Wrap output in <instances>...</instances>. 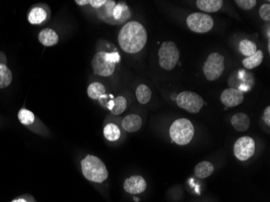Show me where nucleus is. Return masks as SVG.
<instances>
[{
	"instance_id": "obj_1",
	"label": "nucleus",
	"mask_w": 270,
	"mask_h": 202,
	"mask_svg": "<svg viewBox=\"0 0 270 202\" xmlns=\"http://www.w3.org/2000/svg\"><path fill=\"white\" fill-rule=\"evenodd\" d=\"M147 41V30L139 22H128L119 32V46L126 53H138L144 48Z\"/></svg>"
},
{
	"instance_id": "obj_2",
	"label": "nucleus",
	"mask_w": 270,
	"mask_h": 202,
	"mask_svg": "<svg viewBox=\"0 0 270 202\" xmlns=\"http://www.w3.org/2000/svg\"><path fill=\"white\" fill-rule=\"evenodd\" d=\"M82 173L87 181L94 183H103L109 177L105 164L98 157L87 154L81 160Z\"/></svg>"
},
{
	"instance_id": "obj_3",
	"label": "nucleus",
	"mask_w": 270,
	"mask_h": 202,
	"mask_svg": "<svg viewBox=\"0 0 270 202\" xmlns=\"http://www.w3.org/2000/svg\"><path fill=\"white\" fill-rule=\"evenodd\" d=\"M121 57L118 53L98 52L92 58V67L96 75L102 77L111 76L115 71L116 64L120 62Z\"/></svg>"
},
{
	"instance_id": "obj_4",
	"label": "nucleus",
	"mask_w": 270,
	"mask_h": 202,
	"mask_svg": "<svg viewBox=\"0 0 270 202\" xmlns=\"http://www.w3.org/2000/svg\"><path fill=\"white\" fill-rule=\"evenodd\" d=\"M194 132L193 124L186 118L175 120L169 130L171 140L180 146L188 145L193 139Z\"/></svg>"
},
{
	"instance_id": "obj_5",
	"label": "nucleus",
	"mask_w": 270,
	"mask_h": 202,
	"mask_svg": "<svg viewBox=\"0 0 270 202\" xmlns=\"http://www.w3.org/2000/svg\"><path fill=\"white\" fill-rule=\"evenodd\" d=\"M159 65L163 69L173 70L180 58V51L176 44L173 41H164L159 48Z\"/></svg>"
},
{
	"instance_id": "obj_6",
	"label": "nucleus",
	"mask_w": 270,
	"mask_h": 202,
	"mask_svg": "<svg viewBox=\"0 0 270 202\" xmlns=\"http://www.w3.org/2000/svg\"><path fill=\"white\" fill-rule=\"evenodd\" d=\"M224 56L218 53L209 55L203 66V72L209 81L217 80L225 70Z\"/></svg>"
},
{
	"instance_id": "obj_7",
	"label": "nucleus",
	"mask_w": 270,
	"mask_h": 202,
	"mask_svg": "<svg viewBox=\"0 0 270 202\" xmlns=\"http://www.w3.org/2000/svg\"><path fill=\"white\" fill-rule=\"evenodd\" d=\"M186 22L188 29L196 34H205L210 32L214 27L212 17L201 12H194L189 15Z\"/></svg>"
},
{
	"instance_id": "obj_8",
	"label": "nucleus",
	"mask_w": 270,
	"mask_h": 202,
	"mask_svg": "<svg viewBox=\"0 0 270 202\" xmlns=\"http://www.w3.org/2000/svg\"><path fill=\"white\" fill-rule=\"evenodd\" d=\"M176 101L180 108L190 113H199L204 104V101L201 96L192 92H181L176 97Z\"/></svg>"
},
{
	"instance_id": "obj_9",
	"label": "nucleus",
	"mask_w": 270,
	"mask_h": 202,
	"mask_svg": "<svg viewBox=\"0 0 270 202\" xmlns=\"http://www.w3.org/2000/svg\"><path fill=\"white\" fill-rule=\"evenodd\" d=\"M256 145L255 141L252 137H242L237 140L234 145L233 152L235 156L240 161H246L253 157L255 153Z\"/></svg>"
},
{
	"instance_id": "obj_10",
	"label": "nucleus",
	"mask_w": 270,
	"mask_h": 202,
	"mask_svg": "<svg viewBox=\"0 0 270 202\" xmlns=\"http://www.w3.org/2000/svg\"><path fill=\"white\" fill-rule=\"evenodd\" d=\"M147 182L141 176H133L126 179L124 181V190L126 193L137 195L145 192L147 189Z\"/></svg>"
},
{
	"instance_id": "obj_11",
	"label": "nucleus",
	"mask_w": 270,
	"mask_h": 202,
	"mask_svg": "<svg viewBox=\"0 0 270 202\" xmlns=\"http://www.w3.org/2000/svg\"><path fill=\"white\" fill-rule=\"evenodd\" d=\"M220 100L225 106L232 108L239 105L244 101V94L240 90L231 87L222 92Z\"/></svg>"
},
{
	"instance_id": "obj_12",
	"label": "nucleus",
	"mask_w": 270,
	"mask_h": 202,
	"mask_svg": "<svg viewBox=\"0 0 270 202\" xmlns=\"http://www.w3.org/2000/svg\"><path fill=\"white\" fill-rule=\"evenodd\" d=\"M131 10L125 2L118 3L114 7V12H113L114 24H123L124 22L127 21L131 18Z\"/></svg>"
},
{
	"instance_id": "obj_13",
	"label": "nucleus",
	"mask_w": 270,
	"mask_h": 202,
	"mask_svg": "<svg viewBox=\"0 0 270 202\" xmlns=\"http://www.w3.org/2000/svg\"><path fill=\"white\" fill-rule=\"evenodd\" d=\"M121 125L126 132H136L142 127V119L137 114H130L123 118Z\"/></svg>"
},
{
	"instance_id": "obj_14",
	"label": "nucleus",
	"mask_w": 270,
	"mask_h": 202,
	"mask_svg": "<svg viewBox=\"0 0 270 202\" xmlns=\"http://www.w3.org/2000/svg\"><path fill=\"white\" fill-rule=\"evenodd\" d=\"M40 43L46 47L55 46L58 42V35L52 29H44L38 34Z\"/></svg>"
},
{
	"instance_id": "obj_15",
	"label": "nucleus",
	"mask_w": 270,
	"mask_h": 202,
	"mask_svg": "<svg viewBox=\"0 0 270 202\" xmlns=\"http://www.w3.org/2000/svg\"><path fill=\"white\" fill-rule=\"evenodd\" d=\"M116 2L115 1H107L104 3L103 7H101L97 12V15L103 21L105 22L107 24H114V18H113V12H114V7L116 6Z\"/></svg>"
},
{
	"instance_id": "obj_16",
	"label": "nucleus",
	"mask_w": 270,
	"mask_h": 202,
	"mask_svg": "<svg viewBox=\"0 0 270 202\" xmlns=\"http://www.w3.org/2000/svg\"><path fill=\"white\" fill-rule=\"evenodd\" d=\"M127 107V101L123 97H117L116 98H112L109 100L107 103L106 108L111 112L114 115H120L126 111Z\"/></svg>"
},
{
	"instance_id": "obj_17",
	"label": "nucleus",
	"mask_w": 270,
	"mask_h": 202,
	"mask_svg": "<svg viewBox=\"0 0 270 202\" xmlns=\"http://www.w3.org/2000/svg\"><path fill=\"white\" fill-rule=\"evenodd\" d=\"M232 124L237 131L244 132L250 126V118L245 113H238L232 117Z\"/></svg>"
},
{
	"instance_id": "obj_18",
	"label": "nucleus",
	"mask_w": 270,
	"mask_h": 202,
	"mask_svg": "<svg viewBox=\"0 0 270 202\" xmlns=\"http://www.w3.org/2000/svg\"><path fill=\"white\" fill-rule=\"evenodd\" d=\"M196 4L203 12H216L222 8L223 1L222 0H198Z\"/></svg>"
},
{
	"instance_id": "obj_19",
	"label": "nucleus",
	"mask_w": 270,
	"mask_h": 202,
	"mask_svg": "<svg viewBox=\"0 0 270 202\" xmlns=\"http://www.w3.org/2000/svg\"><path fill=\"white\" fill-rule=\"evenodd\" d=\"M214 165L208 161H202L196 166L194 173L198 178L205 179L212 175L214 172Z\"/></svg>"
},
{
	"instance_id": "obj_20",
	"label": "nucleus",
	"mask_w": 270,
	"mask_h": 202,
	"mask_svg": "<svg viewBox=\"0 0 270 202\" xmlns=\"http://www.w3.org/2000/svg\"><path fill=\"white\" fill-rule=\"evenodd\" d=\"M264 53L261 50H257L253 55L244 58L243 61V65L246 69H254L261 65L263 61Z\"/></svg>"
},
{
	"instance_id": "obj_21",
	"label": "nucleus",
	"mask_w": 270,
	"mask_h": 202,
	"mask_svg": "<svg viewBox=\"0 0 270 202\" xmlns=\"http://www.w3.org/2000/svg\"><path fill=\"white\" fill-rule=\"evenodd\" d=\"M47 14L45 9L41 7H34L29 12V21L32 24H40L46 20Z\"/></svg>"
},
{
	"instance_id": "obj_22",
	"label": "nucleus",
	"mask_w": 270,
	"mask_h": 202,
	"mask_svg": "<svg viewBox=\"0 0 270 202\" xmlns=\"http://www.w3.org/2000/svg\"><path fill=\"white\" fill-rule=\"evenodd\" d=\"M104 136L108 141L116 142L121 137V130L118 125L109 123L104 126Z\"/></svg>"
},
{
	"instance_id": "obj_23",
	"label": "nucleus",
	"mask_w": 270,
	"mask_h": 202,
	"mask_svg": "<svg viewBox=\"0 0 270 202\" xmlns=\"http://www.w3.org/2000/svg\"><path fill=\"white\" fill-rule=\"evenodd\" d=\"M105 87L99 82H94L87 87V95L92 100H98L100 97L105 94Z\"/></svg>"
},
{
	"instance_id": "obj_24",
	"label": "nucleus",
	"mask_w": 270,
	"mask_h": 202,
	"mask_svg": "<svg viewBox=\"0 0 270 202\" xmlns=\"http://www.w3.org/2000/svg\"><path fill=\"white\" fill-rule=\"evenodd\" d=\"M136 97L141 104H146L152 98V91L147 85L141 84L136 89Z\"/></svg>"
},
{
	"instance_id": "obj_25",
	"label": "nucleus",
	"mask_w": 270,
	"mask_h": 202,
	"mask_svg": "<svg viewBox=\"0 0 270 202\" xmlns=\"http://www.w3.org/2000/svg\"><path fill=\"white\" fill-rule=\"evenodd\" d=\"M239 52L245 56L246 58L253 55L257 51V47L253 41L249 40H243L239 44Z\"/></svg>"
},
{
	"instance_id": "obj_26",
	"label": "nucleus",
	"mask_w": 270,
	"mask_h": 202,
	"mask_svg": "<svg viewBox=\"0 0 270 202\" xmlns=\"http://www.w3.org/2000/svg\"><path fill=\"white\" fill-rule=\"evenodd\" d=\"M12 80V74L9 68L7 65L0 64V89L9 86Z\"/></svg>"
},
{
	"instance_id": "obj_27",
	"label": "nucleus",
	"mask_w": 270,
	"mask_h": 202,
	"mask_svg": "<svg viewBox=\"0 0 270 202\" xmlns=\"http://www.w3.org/2000/svg\"><path fill=\"white\" fill-rule=\"evenodd\" d=\"M18 119L19 122L24 125H32L35 121V115L33 112L26 108H21L18 113Z\"/></svg>"
},
{
	"instance_id": "obj_28",
	"label": "nucleus",
	"mask_w": 270,
	"mask_h": 202,
	"mask_svg": "<svg viewBox=\"0 0 270 202\" xmlns=\"http://www.w3.org/2000/svg\"><path fill=\"white\" fill-rule=\"evenodd\" d=\"M235 2L239 6L240 8L244 10L253 9V7H256V0H236Z\"/></svg>"
},
{
	"instance_id": "obj_29",
	"label": "nucleus",
	"mask_w": 270,
	"mask_h": 202,
	"mask_svg": "<svg viewBox=\"0 0 270 202\" xmlns=\"http://www.w3.org/2000/svg\"><path fill=\"white\" fill-rule=\"evenodd\" d=\"M259 14L261 19L265 21H270V3H265L262 5L259 9Z\"/></svg>"
},
{
	"instance_id": "obj_30",
	"label": "nucleus",
	"mask_w": 270,
	"mask_h": 202,
	"mask_svg": "<svg viewBox=\"0 0 270 202\" xmlns=\"http://www.w3.org/2000/svg\"><path fill=\"white\" fill-rule=\"evenodd\" d=\"M11 202H36V201L35 200V198L33 196L25 194V195L17 197Z\"/></svg>"
},
{
	"instance_id": "obj_31",
	"label": "nucleus",
	"mask_w": 270,
	"mask_h": 202,
	"mask_svg": "<svg viewBox=\"0 0 270 202\" xmlns=\"http://www.w3.org/2000/svg\"><path fill=\"white\" fill-rule=\"evenodd\" d=\"M105 2H106V0H91L89 4H91V6L96 8V9H99V8L104 6Z\"/></svg>"
},
{
	"instance_id": "obj_32",
	"label": "nucleus",
	"mask_w": 270,
	"mask_h": 202,
	"mask_svg": "<svg viewBox=\"0 0 270 202\" xmlns=\"http://www.w3.org/2000/svg\"><path fill=\"white\" fill-rule=\"evenodd\" d=\"M264 121L266 122V125H270V107L268 106L267 108L265 109L263 115Z\"/></svg>"
},
{
	"instance_id": "obj_33",
	"label": "nucleus",
	"mask_w": 270,
	"mask_h": 202,
	"mask_svg": "<svg viewBox=\"0 0 270 202\" xmlns=\"http://www.w3.org/2000/svg\"><path fill=\"white\" fill-rule=\"evenodd\" d=\"M7 63V58H6V55H5L4 53H3V52H0V64L6 65Z\"/></svg>"
},
{
	"instance_id": "obj_34",
	"label": "nucleus",
	"mask_w": 270,
	"mask_h": 202,
	"mask_svg": "<svg viewBox=\"0 0 270 202\" xmlns=\"http://www.w3.org/2000/svg\"><path fill=\"white\" fill-rule=\"evenodd\" d=\"M90 1L88 0H76L75 2L80 6H85V5L89 4Z\"/></svg>"
}]
</instances>
